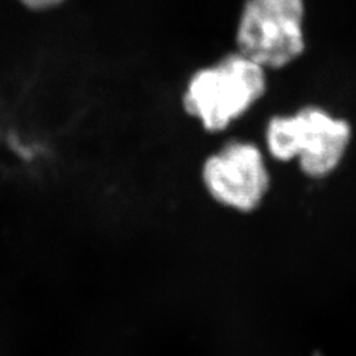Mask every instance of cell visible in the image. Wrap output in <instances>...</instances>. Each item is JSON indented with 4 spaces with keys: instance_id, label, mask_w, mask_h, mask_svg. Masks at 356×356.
Here are the masks:
<instances>
[{
    "instance_id": "cell-1",
    "label": "cell",
    "mask_w": 356,
    "mask_h": 356,
    "mask_svg": "<svg viewBox=\"0 0 356 356\" xmlns=\"http://www.w3.org/2000/svg\"><path fill=\"white\" fill-rule=\"evenodd\" d=\"M353 127L329 111L309 106L291 115L272 116L263 148L272 164L292 166L313 185L339 176L353 145Z\"/></svg>"
},
{
    "instance_id": "cell-2",
    "label": "cell",
    "mask_w": 356,
    "mask_h": 356,
    "mask_svg": "<svg viewBox=\"0 0 356 356\" xmlns=\"http://www.w3.org/2000/svg\"><path fill=\"white\" fill-rule=\"evenodd\" d=\"M263 145L234 139L207 153L194 169L204 200L227 216L248 219L270 204L276 177Z\"/></svg>"
},
{
    "instance_id": "cell-3",
    "label": "cell",
    "mask_w": 356,
    "mask_h": 356,
    "mask_svg": "<svg viewBox=\"0 0 356 356\" xmlns=\"http://www.w3.org/2000/svg\"><path fill=\"white\" fill-rule=\"evenodd\" d=\"M264 91L263 66L241 53L193 76L182 104L204 132L216 135L247 114Z\"/></svg>"
},
{
    "instance_id": "cell-4",
    "label": "cell",
    "mask_w": 356,
    "mask_h": 356,
    "mask_svg": "<svg viewBox=\"0 0 356 356\" xmlns=\"http://www.w3.org/2000/svg\"><path fill=\"white\" fill-rule=\"evenodd\" d=\"M304 0H248L238 29L241 53L269 67L289 64L304 51Z\"/></svg>"
},
{
    "instance_id": "cell-5",
    "label": "cell",
    "mask_w": 356,
    "mask_h": 356,
    "mask_svg": "<svg viewBox=\"0 0 356 356\" xmlns=\"http://www.w3.org/2000/svg\"><path fill=\"white\" fill-rule=\"evenodd\" d=\"M24 8L33 13H45L61 7L69 0H17Z\"/></svg>"
}]
</instances>
